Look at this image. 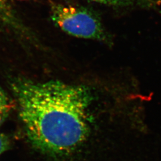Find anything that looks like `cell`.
<instances>
[{
	"label": "cell",
	"instance_id": "1",
	"mask_svg": "<svg viewBox=\"0 0 161 161\" xmlns=\"http://www.w3.org/2000/svg\"><path fill=\"white\" fill-rule=\"evenodd\" d=\"M13 90L28 136L37 148L66 154L88 137L92 97L86 86L59 80H18Z\"/></svg>",
	"mask_w": 161,
	"mask_h": 161
},
{
	"label": "cell",
	"instance_id": "2",
	"mask_svg": "<svg viewBox=\"0 0 161 161\" xmlns=\"http://www.w3.org/2000/svg\"><path fill=\"white\" fill-rule=\"evenodd\" d=\"M52 19L60 29L71 36L109 42V37L99 19L86 8L56 5L52 8Z\"/></svg>",
	"mask_w": 161,
	"mask_h": 161
},
{
	"label": "cell",
	"instance_id": "3",
	"mask_svg": "<svg viewBox=\"0 0 161 161\" xmlns=\"http://www.w3.org/2000/svg\"><path fill=\"white\" fill-rule=\"evenodd\" d=\"M108 6L118 7H138L145 8H156L161 5L158 0H90Z\"/></svg>",
	"mask_w": 161,
	"mask_h": 161
},
{
	"label": "cell",
	"instance_id": "4",
	"mask_svg": "<svg viewBox=\"0 0 161 161\" xmlns=\"http://www.w3.org/2000/svg\"><path fill=\"white\" fill-rule=\"evenodd\" d=\"M8 148V141L4 135L0 134V155Z\"/></svg>",
	"mask_w": 161,
	"mask_h": 161
},
{
	"label": "cell",
	"instance_id": "5",
	"mask_svg": "<svg viewBox=\"0 0 161 161\" xmlns=\"http://www.w3.org/2000/svg\"><path fill=\"white\" fill-rule=\"evenodd\" d=\"M10 109V106L6 105L0 103V115L2 116L6 114Z\"/></svg>",
	"mask_w": 161,
	"mask_h": 161
},
{
	"label": "cell",
	"instance_id": "6",
	"mask_svg": "<svg viewBox=\"0 0 161 161\" xmlns=\"http://www.w3.org/2000/svg\"><path fill=\"white\" fill-rule=\"evenodd\" d=\"M0 12L8 13V7L6 0H0Z\"/></svg>",
	"mask_w": 161,
	"mask_h": 161
},
{
	"label": "cell",
	"instance_id": "7",
	"mask_svg": "<svg viewBox=\"0 0 161 161\" xmlns=\"http://www.w3.org/2000/svg\"><path fill=\"white\" fill-rule=\"evenodd\" d=\"M1 119H2V116L0 115V123H1Z\"/></svg>",
	"mask_w": 161,
	"mask_h": 161
}]
</instances>
